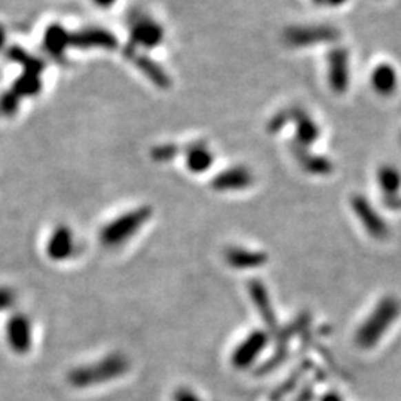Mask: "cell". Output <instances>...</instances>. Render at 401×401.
<instances>
[{"mask_svg":"<svg viewBox=\"0 0 401 401\" xmlns=\"http://www.w3.org/2000/svg\"><path fill=\"white\" fill-rule=\"evenodd\" d=\"M248 291H250L254 307L259 309V313H260V317L263 318V321L271 329H274L275 327V315H274L272 305L269 302V296H267L265 285L260 281H251L250 284H248Z\"/></svg>","mask_w":401,"mask_h":401,"instance_id":"obj_12","label":"cell"},{"mask_svg":"<svg viewBox=\"0 0 401 401\" xmlns=\"http://www.w3.org/2000/svg\"><path fill=\"white\" fill-rule=\"evenodd\" d=\"M401 313V302L394 296H385L361 324L356 333V343L361 349H371L384 338Z\"/></svg>","mask_w":401,"mask_h":401,"instance_id":"obj_2","label":"cell"},{"mask_svg":"<svg viewBox=\"0 0 401 401\" xmlns=\"http://www.w3.org/2000/svg\"><path fill=\"white\" fill-rule=\"evenodd\" d=\"M130 370V360L119 354V352H113L106 357L100 358L95 362H88V364H82L79 367H74L69 373V382L74 388H92L106 384V382L114 380L123 376Z\"/></svg>","mask_w":401,"mask_h":401,"instance_id":"obj_1","label":"cell"},{"mask_svg":"<svg viewBox=\"0 0 401 401\" xmlns=\"http://www.w3.org/2000/svg\"><path fill=\"white\" fill-rule=\"evenodd\" d=\"M213 164V155L205 146L195 145L187 150V167L194 173H204Z\"/></svg>","mask_w":401,"mask_h":401,"instance_id":"obj_16","label":"cell"},{"mask_svg":"<svg viewBox=\"0 0 401 401\" xmlns=\"http://www.w3.org/2000/svg\"><path fill=\"white\" fill-rule=\"evenodd\" d=\"M225 259L229 266L235 267V269H256V267H262L267 262V256L263 251L248 250L244 247H231L226 250Z\"/></svg>","mask_w":401,"mask_h":401,"instance_id":"obj_10","label":"cell"},{"mask_svg":"<svg viewBox=\"0 0 401 401\" xmlns=\"http://www.w3.org/2000/svg\"><path fill=\"white\" fill-rule=\"evenodd\" d=\"M321 401H343L340 394H336V393H327L326 395H324L321 398Z\"/></svg>","mask_w":401,"mask_h":401,"instance_id":"obj_23","label":"cell"},{"mask_svg":"<svg viewBox=\"0 0 401 401\" xmlns=\"http://www.w3.org/2000/svg\"><path fill=\"white\" fill-rule=\"evenodd\" d=\"M352 209L362 226L366 227L369 235L378 238V240H384L388 236V225L382 220V217L364 196L356 195L352 198Z\"/></svg>","mask_w":401,"mask_h":401,"instance_id":"obj_7","label":"cell"},{"mask_svg":"<svg viewBox=\"0 0 401 401\" xmlns=\"http://www.w3.org/2000/svg\"><path fill=\"white\" fill-rule=\"evenodd\" d=\"M152 216L149 207H140L119 216L107 223L100 232V243L109 248L121 247L136 235Z\"/></svg>","mask_w":401,"mask_h":401,"instance_id":"obj_3","label":"cell"},{"mask_svg":"<svg viewBox=\"0 0 401 401\" xmlns=\"http://www.w3.org/2000/svg\"><path fill=\"white\" fill-rule=\"evenodd\" d=\"M174 401H200V398L194 393V391H190L187 388H180L174 395Z\"/></svg>","mask_w":401,"mask_h":401,"instance_id":"obj_22","label":"cell"},{"mask_svg":"<svg viewBox=\"0 0 401 401\" xmlns=\"http://www.w3.org/2000/svg\"><path fill=\"white\" fill-rule=\"evenodd\" d=\"M313 2H317V3H321V2H324V0H313Z\"/></svg>","mask_w":401,"mask_h":401,"instance_id":"obj_25","label":"cell"},{"mask_svg":"<svg viewBox=\"0 0 401 401\" xmlns=\"http://www.w3.org/2000/svg\"><path fill=\"white\" fill-rule=\"evenodd\" d=\"M317 137H318L317 125H315L308 114L299 112V116H298V138H299V141L302 143L303 146H308L309 143H312L313 140H317Z\"/></svg>","mask_w":401,"mask_h":401,"instance_id":"obj_17","label":"cell"},{"mask_svg":"<svg viewBox=\"0 0 401 401\" xmlns=\"http://www.w3.org/2000/svg\"><path fill=\"white\" fill-rule=\"evenodd\" d=\"M17 302V293L12 287L0 285V312L12 311ZM14 312V311H12Z\"/></svg>","mask_w":401,"mask_h":401,"instance_id":"obj_20","label":"cell"},{"mask_svg":"<svg viewBox=\"0 0 401 401\" xmlns=\"http://www.w3.org/2000/svg\"><path fill=\"white\" fill-rule=\"evenodd\" d=\"M338 36V32L333 30L330 27H299V28H290L285 33V39L293 46H307L313 43L329 42L333 41Z\"/></svg>","mask_w":401,"mask_h":401,"instance_id":"obj_8","label":"cell"},{"mask_svg":"<svg viewBox=\"0 0 401 401\" xmlns=\"http://www.w3.org/2000/svg\"><path fill=\"white\" fill-rule=\"evenodd\" d=\"M379 185L385 195V203H391L398 198L401 187V174L394 167H382L379 171Z\"/></svg>","mask_w":401,"mask_h":401,"instance_id":"obj_15","label":"cell"},{"mask_svg":"<svg viewBox=\"0 0 401 401\" xmlns=\"http://www.w3.org/2000/svg\"><path fill=\"white\" fill-rule=\"evenodd\" d=\"M371 87L382 95H389L395 91L397 73L389 64H380L371 73Z\"/></svg>","mask_w":401,"mask_h":401,"instance_id":"obj_13","label":"cell"},{"mask_svg":"<svg viewBox=\"0 0 401 401\" xmlns=\"http://www.w3.org/2000/svg\"><path fill=\"white\" fill-rule=\"evenodd\" d=\"M132 39L137 45L152 48L162 41V28L150 20L140 21L132 28Z\"/></svg>","mask_w":401,"mask_h":401,"instance_id":"obj_14","label":"cell"},{"mask_svg":"<svg viewBox=\"0 0 401 401\" xmlns=\"http://www.w3.org/2000/svg\"><path fill=\"white\" fill-rule=\"evenodd\" d=\"M137 64L140 69L146 73L147 78H150L152 82H155L159 88H167L169 79L167 78V74L164 73V70L158 67L154 61H150L147 59H138Z\"/></svg>","mask_w":401,"mask_h":401,"instance_id":"obj_18","label":"cell"},{"mask_svg":"<svg viewBox=\"0 0 401 401\" xmlns=\"http://www.w3.org/2000/svg\"><path fill=\"white\" fill-rule=\"evenodd\" d=\"M253 183V176L247 168H229L222 174H217L213 180V187L216 190H241Z\"/></svg>","mask_w":401,"mask_h":401,"instance_id":"obj_11","label":"cell"},{"mask_svg":"<svg viewBox=\"0 0 401 401\" xmlns=\"http://www.w3.org/2000/svg\"><path fill=\"white\" fill-rule=\"evenodd\" d=\"M348 52L340 48L329 55V82L333 91L343 92L348 88Z\"/></svg>","mask_w":401,"mask_h":401,"instance_id":"obj_9","label":"cell"},{"mask_svg":"<svg viewBox=\"0 0 401 401\" xmlns=\"http://www.w3.org/2000/svg\"><path fill=\"white\" fill-rule=\"evenodd\" d=\"M327 2H329L330 5H334V6H336V5H340V3L345 2V0H327Z\"/></svg>","mask_w":401,"mask_h":401,"instance_id":"obj_24","label":"cell"},{"mask_svg":"<svg viewBox=\"0 0 401 401\" xmlns=\"http://www.w3.org/2000/svg\"><path fill=\"white\" fill-rule=\"evenodd\" d=\"M176 147L174 146H161V147H156L152 150V155H154V159L156 161H161V162H164V161H168L173 158L176 155Z\"/></svg>","mask_w":401,"mask_h":401,"instance_id":"obj_21","label":"cell"},{"mask_svg":"<svg viewBox=\"0 0 401 401\" xmlns=\"http://www.w3.org/2000/svg\"><path fill=\"white\" fill-rule=\"evenodd\" d=\"M305 168L312 174H329L331 171V164L329 159L309 156L305 159Z\"/></svg>","mask_w":401,"mask_h":401,"instance_id":"obj_19","label":"cell"},{"mask_svg":"<svg viewBox=\"0 0 401 401\" xmlns=\"http://www.w3.org/2000/svg\"><path fill=\"white\" fill-rule=\"evenodd\" d=\"M3 338L8 349L14 352L15 356L24 357L33 349L34 329L33 321L27 313L14 311L9 313L5 321Z\"/></svg>","mask_w":401,"mask_h":401,"instance_id":"obj_4","label":"cell"},{"mask_svg":"<svg viewBox=\"0 0 401 401\" xmlns=\"http://www.w3.org/2000/svg\"><path fill=\"white\" fill-rule=\"evenodd\" d=\"M267 343V334L263 330H254L235 348L231 361L236 369H247L259 358Z\"/></svg>","mask_w":401,"mask_h":401,"instance_id":"obj_6","label":"cell"},{"mask_svg":"<svg viewBox=\"0 0 401 401\" xmlns=\"http://www.w3.org/2000/svg\"><path fill=\"white\" fill-rule=\"evenodd\" d=\"M76 251L74 235L72 229L65 225L54 227L45 244V254L54 263L70 260Z\"/></svg>","mask_w":401,"mask_h":401,"instance_id":"obj_5","label":"cell"}]
</instances>
